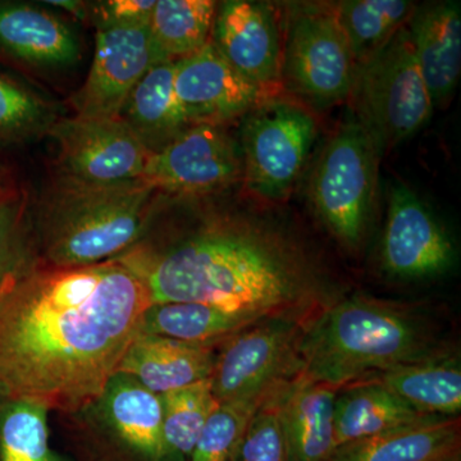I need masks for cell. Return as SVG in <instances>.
I'll list each match as a JSON object with an SVG mask.
<instances>
[{
  "mask_svg": "<svg viewBox=\"0 0 461 461\" xmlns=\"http://www.w3.org/2000/svg\"><path fill=\"white\" fill-rule=\"evenodd\" d=\"M150 304L121 260L59 268L36 257L0 294V396L63 411L98 402Z\"/></svg>",
  "mask_w": 461,
  "mask_h": 461,
  "instance_id": "obj_1",
  "label": "cell"
},
{
  "mask_svg": "<svg viewBox=\"0 0 461 461\" xmlns=\"http://www.w3.org/2000/svg\"><path fill=\"white\" fill-rule=\"evenodd\" d=\"M151 303H204L263 317H299L313 300L304 264L272 236L241 226L209 227L158 254H123Z\"/></svg>",
  "mask_w": 461,
  "mask_h": 461,
  "instance_id": "obj_2",
  "label": "cell"
},
{
  "mask_svg": "<svg viewBox=\"0 0 461 461\" xmlns=\"http://www.w3.org/2000/svg\"><path fill=\"white\" fill-rule=\"evenodd\" d=\"M299 375L336 388L369 375L438 359L432 336L414 315L375 300L353 297L327 306L303 324Z\"/></svg>",
  "mask_w": 461,
  "mask_h": 461,
  "instance_id": "obj_3",
  "label": "cell"
},
{
  "mask_svg": "<svg viewBox=\"0 0 461 461\" xmlns=\"http://www.w3.org/2000/svg\"><path fill=\"white\" fill-rule=\"evenodd\" d=\"M160 195L144 180L96 185L57 176L36 215L38 260L75 268L117 259L147 232Z\"/></svg>",
  "mask_w": 461,
  "mask_h": 461,
  "instance_id": "obj_4",
  "label": "cell"
},
{
  "mask_svg": "<svg viewBox=\"0 0 461 461\" xmlns=\"http://www.w3.org/2000/svg\"><path fill=\"white\" fill-rule=\"evenodd\" d=\"M350 98L353 114L372 136L379 153L411 138L429 122L435 105L406 23L357 65Z\"/></svg>",
  "mask_w": 461,
  "mask_h": 461,
  "instance_id": "obj_5",
  "label": "cell"
},
{
  "mask_svg": "<svg viewBox=\"0 0 461 461\" xmlns=\"http://www.w3.org/2000/svg\"><path fill=\"white\" fill-rule=\"evenodd\" d=\"M379 150L351 114L324 148L312 181L321 220L348 247L362 242L371 218Z\"/></svg>",
  "mask_w": 461,
  "mask_h": 461,
  "instance_id": "obj_6",
  "label": "cell"
},
{
  "mask_svg": "<svg viewBox=\"0 0 461 461\" xmlns=\"http://www.w3.org/2000/svg\"><path fill=\"white\" fill-rule=\"evenodd\" d=\"M355 72L333 5L296 7L282 47L281 80L288 89L314 107H332L350 98Z\"/></svg>",
  "mask_w": 461,
  "mask_h": 461,
  "instance_id": "obj_7",
  "label": "cell"
},
{
  "mask_svg": "<svg viewBox=\"0 0 461 461\" xmlns=\"http://www.w3.org/2000/svg\"><path fill=\"white\" fill-rule=\"evenodd\" d=\"M317 135L313 114L291 100L259 103L242 126V177L258 198L282 200L293 189Z\"/></svg>",
  "mask_w": 461,
  "mask_h": 461,
  "instance_id": "obj_8",
  "label": "cell"
},
{
  "mask_svg": "<svg viewBox=\"0 0 461 461\" xmlns=\"http://www.w3.org/2000/svg\"><path fill=\"white\" fill-rule=\"evenodd\" d=\"M302 329L300 318L269 317L226 339L209 378L215 400L260 399L299 375Z\"/></svg>",
  "mask_w": 461,
  "mask_h": 461,
  "instance_id": "obj_9",
  "label": "cell"
},
{
  "mask_svg": "<svg viewBox=\"0 0 461 461\" xmlns=\"http://www.w3.org/2000/svg\"><path fill=\"white\" fill-rule=\"evenodd\" d=\"M48 135L57 142V176L86 184L141 180L151 156L120 117L75 115L58 120Z\"/></svg>",
  "mask_w": 461,
  "mask_h": 461,
  "instance_id": "obj_10",
  "label": "cell"
},
{
  "mask_svg": "<svg viewBox=\"0 0 461 461\" xmlns=\"http://www.w3.org/2000/svg\"><path fill=\"white\" fill-rule=\"evenodd\" d=\"M242 177L235 141L221 124H190L151 154L141 180L160 194L204 195L226 189Z\"/></svg>",
  "mask_w": 461,
  "mask_h": 461,
  "instance_id": "obj_11",
  "label": "cell"
},
{
  "mask_svg": "<svg viewBox=\"0 0 461 461\" xmlns=\"http://www.w3.org/2000/svg\"><path fill=\"white\" fill-rule=\"evenodd\" d=\"M157 62L149 23H99L93 65L72 98L76 115L118 117L133 87Z\"/></svg>",
  "mask_w": 461,
  "mask_h": 461,
  "instance_id": "obj_12",
  "label": "cell"
},
{
  "mask_svg": "<svg viewBox=\"0 0 461 461\" xmlns=\"http://www.w3.org/2000/svg\"><path fill=\"white\" fill-rule=\"evenodd\" d=\"M382 262L391 276L402 280L435 277L454 262L447 233L405 185H396L390 193Z\"/></svg>",
  "mask_w": 461,
  "mask_h": 461,
  "instance_id": "obj_13",
  "label": "cell"
},
{
  "mask_svg": "<svg viewBox=\"0 0 461 461\" xmlns=\"http://www.w3.org/2000/svg\"><path fill=\"white\" fill-rule=\"evenodd\" d=\"M215 50L245 80L266 94L281 81L277 17L267 3L229 0L215 14Z\"/></svg>",
  "mask_w": 461,
  "mask_h": 461,
  "instance_id": "obj_14",
  "label": "cell"
},
{
  "mask_svg": "<svg viewBox=\"0 0 461 461\" xmlns=\"http://www.w3.org/2000/svg\"><path fill=\"white\" fill-rule=\"evenodd\" d=\"M175 93L189 124H222L249 113L263 98L209 41L175 62Z\"/></svg>",
  "mask_w": 461,
  "mask_h": 461,
  "instance_id": "obj_15",
  "label": "cell"
},
{
  "mask_svg": "<svg viewBox=\"0 0 461 461\" xmlns=\"http://www.w3.org/2000/svg\"><path fill=\"white\" fill-rule=\"evenodd\" d=\"M271 395L284 430L288 461H330L336 450V388L297 375L273 388Z\"/></svg>",
  "mask_w": 461,
  "mask_h": 461,
  "instance_id": "obj_16",
  "label": "cell"
},
{
  "mask_svg": "<svg viewBox=\"0 0 461 461\" xmlns=\"http://www.w3.org/2000/svg\"><path fill=\"white\" fill-rule=\"evenodd\" d=\"M215 346L138 333L127 348L117 373L130 375L157 395L212 377Z\"/></svg>",
  "mask_w": 461,
  "mask_h": 461,
  "instance_id": "obj_17",
  "label": "cell"
},
{
  "mask_svg": "<svg viewBox=\"0 0 461 461\" xmlns=\"http://www.w3.org/2000/svg\"><path fill=\"white\" fill-rule=\"evenodd\" d=\"M415 59L433 105L456 89L461 71L459 3H430L412 9L406 21Z\"/></svg>",
  "mask_w": 461,
  "mask_h": 461,
  "instance_id": "obj_18",
  "label": "cell"
},
{
  "mask_svg": "<svg viewBox=\"0 0 461 461\" xmlns=\"http://www.w3.org/2000/svg\"><path fill=\"white\" fill-rule=\"evenodd\" d=\"M0 50L39 67L74 65L80 44L62 20L44 9L0 3Z\"/></svg>",
  "mask_w": 461,
  "mask_h": 461,
  "instance_id": "obj_19",
  "label": "cell"
},
{
  "mask_svg": "<svg viewBox=\"0 0 461 461\" xmlns=\"http://www.w3.org/2000/svg\"><path fill=\"white\" fill-rule=\"evenodd\" d=\"M459 421L433 417L339 446L330 461H459Z\"/></svg>",
  "mask_w": 461,
  "mask_h": 461,
  "instance_id": "obj_20",
  "label": "cell"
},
{
  "mask_svg": "<svg viewBox=\"0 0 461 461\" xmlns=\"http://www.w3.org/2000/svg\"><path fill=\"white\" fill-rule=\"evenodd\" d=\"M175 62L154 63L133 87L118 115L151 154L190 126L175 93Z\"/></svg>",
  "mask_w": 461,
  "mask_h": 461,
  "instance_id": "obj_21",
  "label": "cell"
},
{
  "mask_svg": "<svg viewBox=\"0 0 461 461\" xmlns=\"http://www.w3.org/2000/svg\"><path fill=\"white\" fill-rule=\"evenodd\" d=\"M438 415L423 414L395 393L375 382L348 384L336 396L335 444L339 446L371 438L420 423Z\"/></svg>",
  "mask_w": 461,
  "mask_h": 461,
  "instance_id": "obj_22",
  "label": "cell"
},
{
  "mask_svg": "<svg viewBox=\"0 0 461 461\" xmlns=\"http://www.w3.org/2000/svg\"><path fill=\"white\" fill-rule=\"evenodd\" d=\"M98 402L118 436L151 460L169 456L163 438L162 400L123 373L109 379Z\"/></svg>",
  "mask_w": 461,
  "mask_h": 461,
  "instance_id": "obj_23",
  "label": "cell"
},
{
  "mask_svg": "<svg viewBox=\"0 0 461 461\" xmlns=\"http://www.w3.org/2000/svg\"><path fill=\"white\" fill-rule=\"evenodd\" d=\"M264 318L269 317L204 303H151L142 315L139 333L222 345Z\"/></svg>",
  "mask_w": 461,
  "mask_h": 461,
  "instance_id": "obj_24",
  "label": "cell"
},
{
  "mask_svg": "<svg viewBox=\"0 0 461 461\" xmlns=\"http://www.w3.org/2000/svg\"><path fill=\"white\" fill-rule=\"evenodd\" d=\"M362 381L386 387L423 414L454 418L461 411L460 366L445 357L395 366Z\"/></svg>",
  "mask_w": 461,
  "mask_h": 461,
  "instance_id": "obj_25",
  "label": "cell"
},
{
  "mask_svg": "<svg viewBox=\"0 0 461 461\" xmlns=\"http://www.w3.org/2000/svg\"><path fill=\"white\" fill-rule=\"evenodd\" d=\"M217 3L212 0H157L149 21L158 62L189 57L211 41Z\"/></svg>",
  "mask_w": 461,
  "mask_h": 461,
  "instance_id": "obj_26",
  "label": "cell"
},
{
  "mask_svg": "<svg viewBox=\"0 0 461 461\" xmlns=\"http://www.w3.org/2000/svg\"><path fill=\"white\" fill-rule=\"evenodd\" d=\"M414 8L406 0H345L333 5L357 65L402 29Z\"/></svg>",
  "mask_w": 461,
  "mask_h": 461,
  "instance_id": "obj_27",
  "label": "cell"
},
{
  "mask_svg": "<svg viewBox=\"0 0 461 461\" xmlns=\"http://www.w3.org/2000/svg\"><path fill=\"white\" fill-rule=\"evenodd\" d=\"M0 406V461H65L50 447L47 406L16 397Z\"/></svg>",
  "mask_w": 461,
  "mask_h": 461,
  "instance_id": "obj_28",
  "label": "cell"
},
{
  "mask_svg": "<svg viewBox=\"0 0 461 461\" xmlns=\"http://www.w3.org/2000/svg\"><path fill=\"white\" fill-rule=\"evenodd\" d=\"M163 408V438L169 456H191L206 420L217 408L211 379L159 395Z\"/></svg>",
  "mask_w": 461,
  "mask_h": 461,
  "instance_id": "obj_29",
  "label": "cell"
},
{
  "mask_svg": "<svg viewBox=\"0 0 461 461\" xmlns=\"http://www.w3.org/2000/svg\"><path fill=\"white\" fill-rule=\"evenodd\" d=\"M57 121L50 103L0 74V141H23L44 135Z\"/></svg>",
  "mask_w": 461,
  "mask_h": 461,
  "instance_id": "obj_30",
  "label": "cell"
},
{
  "mask_svg": "<svg viewBox=\"0 0 461 461\" xmlns=\"http://www.w3.org/2000/svg\"><path fill=\"white\" fill-rule=\"evenodd\" d=\"M266 396L218 403L206 420L190 461H232L245 427Z\"/></svg>",
  "mask_w": 461,
  "mask_h": 461,
  "instance_id": "obj_31",
  "label": "cell"
},
{
  "mask_svg": "<svg viewBox=\"0 0 461 461\" xmlns=\"http://www.w3.org/2000/svg\"><path fill=\"white\" fill-rule=\"evenodd\" d=\"M25 196L9 193L0 200V294L36 253L30 241Z\"/></svg>",
  "mask_w": 461,
  "mask_h": 461,
  "instance_id": "obj_32",
  "label": "cell"
},
{
  "mask_svg": "<svg viewBox=\"0 0 461 461\" xmlns=\"http://www.w3.org/2000/svg\"><path fill=\"white\" fill-rule=\"evenodd\" d=\"M271 393L249 420L232 461H288L284 430Z\"/></svg>",
  "mask_w": 461,
  "mask_h": 461,
  "instance_id": "obj_33",
  "label": "cell"
},
{
  "mask_svg": "<svg viewBox=\"0 0 461 461\" xmlns=\"http://www.w3.org/2000/svg\"><path fill=\"white\" fill-rule=\"evenodd\" d=\"M157 0H111L100 3L99 23H149Z\"/></svg>",
  "mask_w": 461,
  "mask_h": 461,
  "instance_id": "obj_34",
  "label": "cell"
},
{
  "mask_svg": "<svg viewBox=\"0 0 461 461\" xmlns=\"http://www.w3.org/2000/svg\"><path fill=\"white\" fill-rule=\"evenodd\" d=\"M45 5H53V7L62 8L63 11L74 14L75 17L85 20L87 17L86 5L77 0H47Z\"/></svg>",
  "mask_w": 461,
  "mask_h": 461,
  "instance_id": "obj_35",
  "label": "cell"
},
{
  "mask_svg": "<svg viewBox=\"0 0 461 461\" xmlns=\"http://www.w3.org/2000/svg\"><path fill=\"white\" fill-rule=\"evenodd\" d=\"M9 193H5V189H3L2 184H0V200L7 196Z\"/></svg>",
  "mask_w": 461,
  "mask_h": 461,
  "instance_id": "obj_36",
  "label": "cell"
}]
</instances>
